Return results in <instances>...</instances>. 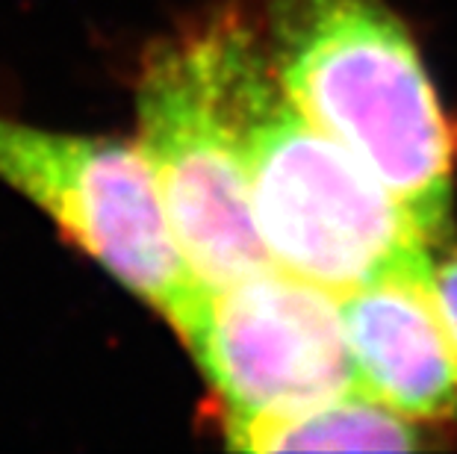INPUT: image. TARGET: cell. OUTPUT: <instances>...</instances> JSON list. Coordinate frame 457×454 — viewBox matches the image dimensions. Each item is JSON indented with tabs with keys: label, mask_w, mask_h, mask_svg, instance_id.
<instances>
[{
	"label": "cell",
	"mask_w": 457,
	"mask_h": 454,
	"mask_svg": "<svg viewBox=\"0 0 457 454\" xmlns=\"http://www.w3.org/2000/svg\"><path fill=\"white\" fill-rule=\"evenodd\" d=\"M198 36L271 263L334 295L428 277L436 243L363 162L295 110L251 27L230 15Z\"/></svg>",
	"instance_id": "1"
},
{
	"label": "cell",
	"mask_w": 457,
	"mask_h": 454,
	"mask_svg": "<svg viewBox=\"0 0 457 454\" xmlns=\"http://www.w3.org/2000/svg\"><path fill=\"white\" fill-rule=\"evenodd\" d=\"M280 89L440 243L454 136L407 27L384 0H262Z\"/></svg>",
	"instance_id": "2"
},
{
	"label": "cell",
	"mask_w": 457,
	"mask_h": 454,
	"mask_svg": "<svg viewBox=\"0 0 457 454\" xmlns=\"http://www.w3.org/2000/svg\"><path fill=\"white\" fill-rule=\"evenodd\" d=\"M0 180L42 207L71 243L169 318L174 331L187 325L204 289L174 245L139 148L0 119Z\"/></svg>",
	"instance_id": "3"
},
{
	"label": "cell",
	"mask_w": 457,
	"mask_h": 454,
	"mask_svg": "<svg viewBox=\"0 0 457 454\" xmlns=\"http://www.w3.org/2000/svg\"><path fill=\"white\" fill-rule=\"evenodd\" d=\"M139 151L165 221L201 289H225L271 266L248 207L239 157L212 95L198 33L160 42L142 65Z\"/></svg>",
	"instance_id": "4"
},
{
	"label": "cell",
	"mask_w": 457,
	"mask_h": 454,
	"mask_svg": "<svg viewBox=\"0 0 457 454\" xmlns=\"http://www.w3.org/2000/svg\"><path fill=\"white\" fill-rule=\"evenodd\" d=\"M180 340L230 417H284L357 390L339 295L278 268L204 289Z\"/></svg>",
	"instance_id": "5"
},
{
	"label": "cell",
	"mask_w": 457,
	"mask_h": 454,
	"mask_svg": "<svg viewBox=\"0 0 457 454\" xmlns=\"http://www.w3.org/2000/svg\"><path fill=\"white\" fill-rule=\"evenodd\" d=\"M357 390L413 422L457 417V354L428 277H390L339 295Z\"/></svg>",
	"instance_id": "6"
},
{
	"label": "cell",
	"mask_w": 457,
	"mask_h": 454,
	"mask_svg": "<svg viewBox=\"0 0 457 454\" xmlns=\"http://www.w3.org/2000/svg\"><path fill=\"white\" fill-rule=\"evenodd\" d=\"M228 446L239 451H413L425 446L420 422L360 390L284 417L225 419Z\"/></svg>",
	"instance_id": "7"
},
{
	"label": "cell",
	"mask_w": 457,
	"mask_h": 454,
	"mask_svg": "<svg viewBox=\"0 0 457 454\" xmlns=\"http://www.w3.org/2000/svg\"><path fill=\"white\" fill-rule=\"evenodd\" d=\"M428 293H431V301L436 307V313H440V322L457 354V248L431 251Z\"/></svg>",
	"instance_id": "8"
}]
</instances>
